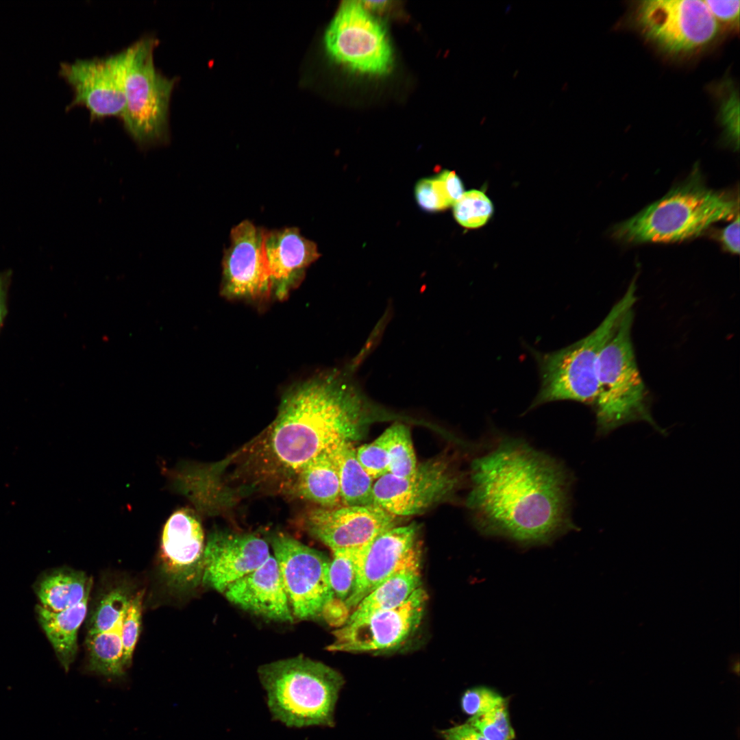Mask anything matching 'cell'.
<instances>
[{
    "label": "cell",
    "mask_w": 740,
    "mask_h": 740,
    "mask_svg": "<svg viewBox=\"0 0 740 740\" xmlns=\"http://www.w3.org/2000/svg\"><path fill=\"white\" fill-rule=\"evenodd\" d=\"M467 506L480 530L520 545L552 542L574 528L568 477L549 456L507 441L471 465Z\"/></svg>",
    "instance_id": "cell-1"
},
{
    "label": "cell",
    "mask_w": 740,
    "mask_h": 740,
    "mask_svg": "<svg viewBox=\"0 0 740 740\" xmlns=\"http://www.w3.org/2000/svg\"><path fill=\"white\" fill-rule=\"evenodd\" d=\"M362 352L342 369L322 373L290 391L260 448L269 466L294 479L314 457L341 441L362 439L369 423L390 415L355 378Z\"/></svg>",
    "instance_id": "cell-2"
},
{
    "label": "cell",
    "mask_w": 740,
    "mask_h": 740,
    "mask_svg": "<svg viewBox=\"0 0 740 740\" xmlns=\"http://www.w3.org/2000/svg\"><path fill=\"white\" fill-rule=\"evenodd\" d=\"M739 197L708 188L698 166L683 182L631 218L616 225L614 238L629 244L674 243L734 219Z\"/></svg>",
    "instance_id": "cell-3"
},
{
    "label": "cell",
    "mask_w": 740,
    "mask_h": 740,
    "mask_svg": "<svg viewBox=\"0 0 740 740\" xmlns=\"http://www.w3.org/2000/svg\"><path fill=\"white\" fill-rule=\"evenodd\" d=\"M273 717L288 727H332L344 684L342 675L303 655L264 664L258 669Z\"/></svg>",
    "instance_id": "cell-4"
},
{
    "label": "cell",
    "mask_w": 740,
    "mask_h": 740,
    "mask_svg": "<svg viewBox=\"0 0 740 740\" xmlns=\"http://www.w3.org/2000/svg\"><path fill=\"white\" fill-rule=\"evenodd\" d=\"M636 280L587 336L563 349L534 352L541 384L531 407L561 400L594 404L597 391V362L605 344L622 317L637 301Z\"/></svg>",
    "instance_id": "cell-5"
},
{
    "label": "cell",
    "mask_w": 740,
    "mask_h": 740,
    "mask_svg": "<svg viewBox=\"0 0 740 740\" xmlns=\"http://www.w3.org/2000/svg\"><path fill=\"white\" fill-rule=\"evenodd\" d=\"M158 43L153 36H145L125 48V101L120 120L141 151L171 142L170 103L177 80L156 69L153 54Z\"/></svg>",
    "instance_id": "cell-6"
},
{
    "label": "cell",
    "mask_w": 740,
    "mask_h": 740,
    "mask_svg": "<svg viewBox=\"0 0 740 740\" xmlns=\"http://www.w3.org/2000/svg\"><path fill=\"white\" fill-rule=\"evenodd\" d=\"M633 320L632 308L622 317L599 356L593 406L602 434L636 421L660 430L652 416L648 392L636 360L631 338Z\"/></svg>",
    "instance_id": "cell-7"
},
{
    "label": "cell",
    "mask_w": 740,
    "mask_h": 740,
    "mask_svg": "<svg viewBox=\"0 0 740 740\" xmlns=\"http://www.w3.org/2000/svg\"><path fill=\"white\" fill-rule=\"evenodd\" d=\"M324 45L333 60L352 71L383 75L393 66L385 28L359 1L341 3L325 32Z\"/></svg>",
    "instance_id": "cell-8"
},
{
    "label": "cell",
    "mask_w": 740,
    "mask_h": 740,
    "mask_svg": "<svg viewBox=\"0 0 740 740\" xmlns=\"http://www.w3.org/2000/svg\"><path fill=\"white\" fill-rule=\"evenodd\" d=\"M634 21L645 38L674 55L706 47L720 27L702 0L641 1L637 5Z\"/></svg>",
    "instance_id": "cell-9"
},
{
    "label": "cell",
    "mask_w": 740,
    "mask_h": 740,
    "mask_svg": "<svg viewBox=\"0 0 740 740\" xmlns=\"http://www.w3.org/2000/svg\"><path fill=\"white\" fill-rule=\"evenodd\" d=\"M271 543L293 617L308 620L323 613L334 597L329 580L330 560L284 533L275 534Z\"/></svg>",
    "instance_id": "cell-10"
},
{
    "label": "cell",
    "mask_w": 740,
    "mask_h": 740,
    "mask_svg": "<svg viewBox=\"0 0 740 740\" xmlns=\"http://www.w3.org/2000/svg\"><path fill=\"white\" fill-rule=\"evenodd\" d=\"M460 484V477L444 458L417 465L406 478L386 473L373 484V504L396 516H410L450 499Z\"/></svg>",
    "instance_id": "cell-11"
},
{
    "label": "cell",
    "mask_w": 740,
    "mask_h": 740,
    "mask_svg": "<svg viewBox=\"0 0 740 740\" xmlns=\"http://www.w3.org/2000/svg\"><path fill=\"white\" fill-rule=\"evenodd\" d=\"M126 50L101 58L62 62L59 75L69 85L73 97L68 109L82 106L92 121L121 119L125 107Z\"/></svg>",
    "instance_id": "cell-12"
},
{
    "label": "cell",
    "mask_w": 740,
    "mask_h": 740,
    "mask_svg": "<svg viewBox=\"0 0 740 740\" xmlns=\"http://www.w3.org/2000/svg\"><path fill=\"white\" fill-rule=\"evenodd\" d=\"M428 595L421 587L401 605L345 623L332 632L330 652H365L388 650L403 643L419 627Z\"/></svg>",
    "instance_id": "cell-13"
},
{
    "label": "cell",
    "mask_w": 740,
    "mask_h": 740,
    "mask_svg": "<svg viewBox=\"0 0 740 740\" xmlns=\"http://www.w3.org/2000/svg\"><path fill=\"white\" fill-rule=\"evenodd\" d=\"M415 523L393 527L367 545L359 561L353 590L344 602L347 610L359 602L391 576L421 561V549Z\"/></svg>",
    "instance_id": "cell-14"
},
{
    "label": "cell",
    "mask_w": 740,
    "mask_h": 740,
    "mask_svg": "<svg viewBox=\"0 0 740 740\" xmlns=\"http://www.w3.org/2000/svg\"><path fill=\"white\" fill-rule=\"evenodd\" d=\"M399 517L375 505L320 507L307 517L309 532L332 551L360 548L398 526Z\"/></svg>",
    "instance_id": "cell-15"
},
{
    "label": "cell",
    "mask_w": 740,
    "mask_h": 740,
    "mask_svg": "<svg viewBox=\"0 0 740 740\" xmlns=\"http://www.w3.org/2000/svg\"><path fill=\"white\" fill-rule=\"evenodd\" d=\"M264 229L249 220L235 225L225 250L222 291L230 297L256 298L271 292L263 250Z\"/></svg>",
    "instance_id": "cell-16"
},
{
    "label": "cell",
    "mask_w": 740,
    "mask_h": 740,
    "mask_svg": "<svg viewBox=\"0 0 740 740\" xmlns=\"http://www.w3.org/2000/svg\"><path fill=\"white\" fill-rule=\"evenodd\" d=\"M270 556L268 544L256 535L214 531L204 545L201 580L223 593L229 585L258 568Z\"/></svg>",
    "instance_id": "cell-17"
},
{
    "label": "cell",
    "mask_w": 740,
    "mask_h": 740,
    "mask_svg": "<svg viewBox=\"0 0 740 740\" xmlns=\"http://www.w3.org/2000/svg\"><path fill=\"white\" fill-rule=\"evenodd\" d=\"M204 536L192 511L182 508L166 521L161 536L160 566L167 584L186 589L201 578Z\"/></svg>",
    "instance_id": "cell-18"
},
{
    "label": "cell",
    "mask_w": 740,
    "mask_h": 740,
    "mask_svg": "<svg viewBox=\"0 0 740 740\" xmlns=\"http://www.w3.org/2000/svg\"><path fill=\"white\" fill-rule=\"evenodd\" d=\"M263 250L271 291L280 298L301 281L306 269L321 256L316 243L295 227L264 230Z\"/></svg>",
    "instance_id": "cell-19"
},
{
    "label": "cell",
    "mask_w": 740,
    "mask_h": 740,
    "mask_svg": "<svg viewBox=\"0 0 740 740\" xmlns=\"http://www.w3.org/2000/svg\"><path fill=\"white\" fill-rule=\"evenodd\" d=\"M239 608L268 619H294L275 558L270 556L258 568L232 583L223 592Z\"/></svg>",
    "instance_id": "cell-20"
},
{
    "label": "cell",
    "mask_w": 740,
    "mask_h": 740,
    "mask_svg": "<svg viewBox=\"0 0 740 740\" xmlns=\"http://www.w3.org/2000/svg\"><path fill=\"white\" fill-rule=\"evenodd\" d=\"M293 480V490L303 499L323 508L341 502L337 467L330 448L306 463Z\"/></svg>",
    "instance_id": "cell-21"
},
{
    "label": "cell",
    "mask_w": 740,
    "mask_h": 740,
    "mask_svg": "<svg viewBox=\"0 0 740 740\" xmlns=\"http://www.w3.org/2000/svg\"><path fill=\"white\" fill-rule=\"evenodd\" d=\"M88 597L60 612L50 611L40 604L36 607L38 622L65 671L77 654V632L86 615Z\"/></svg>",
    "instance_id": "cell-22"
},
{
    "label": "cell",
    "mask_w": 740,
    "mask_h": 740,
    "mask_svg": "<svg viewBox=\"0 0 740 740\" xmlns=\"http://www.w3.org/2000/svg\"><path fill=\"white\" fill-rule=\"evenodd\" d=\"M421 587V561L395 573L365 597L345 623L365 618L380 611L396 608Z\"/></svg>",
    "instance_id": "cell-23"
},
{
    "label": "cell",
    "mask_w": 740,
    "mask_h": 740,
    "mask_svg": "<svg viewBox=\"0 0 740 740\" xmlns=\"http://www.w3.org/2000/svg\"><path fill=\"white\" fill-rule=\"evenodd\" d=\"M92 579L71 569L52 570L40 577L35 591L40 606L52 612L66 610L89 596Z\"/></svg>",
    "instance_id": "cell-24"
},
{
    "label": "cell",
    "mask_w": 740,
    "mask_h": 740,
    "mask_svg": "<svg viewBox=\"0 0 740 740\" xmlns=\"http://www.w3.org/2000/svg\"><path fill=\"white\" fill-rule=\"evenodd\" d=\"M330 449L337 467L343 506L374 505V480L360 464L352 443L341 441Z\"/></svg>",
    "instance_id": "cell-25"
},
{
    "label": "cell",
    "mask_w": 740,
    "mask_h": 740,
    "mask_svg": "<svg viewBox=\"0 0 740 740\" xmlns=\"http://www.w3.org/2000/svg\"><path fill=\"white\" fill-rule=\"evenodd\" d=\"M123 619L109 630L87 634L86 643L88 652V670L114 678L121 677L125 674L121 639Z\"/></svg>",
    "instance_id": "cell-26"
},
{
    "label": "cell",
    "mask_w": 740,
    "mask_h": 740,
    "mask_svg": "<svg viewBox=\"0 0 740 740\" xmlns=\"http://www.w3.org/2000/svg\"><path fill=\"white\" fill-rule=\"evenodd\" d=\"M382 434L389 458L388 473L400 478L412 476L417 463L408 427L395 422Z\"/></svg>",
    "instance_id": "cell-27"
},
{
    "label": "cell",
    "mask_w": 740,
    "mask_h": 740,
    "mask_svg": "<svg viewBox=\"0 0 740 740\" xmlns=\"http://www.w3.org/2000/svg\"><path fill=\"white\" fill-rule=\"evenodd\" d=\"M365 547L332 551L333 558L329 566L330 583L334 596L343 603L354 587L358 566Z\"/></svg>",
    "instance_id": "cell-28"
},
{
    "label": "cell",
    "mask_w": 740,
    "mask_h": 740,
    "mask_svg": "<svg viewBox=\"0 0 740 740\" xmlns=\"http://www.w3.org/2000/svg\"><path fill=\"white\" fill-rule=\"evenodd\" d=\"M132 595L124 587L114 588L100 600L90 618L87 634L107 631L124 617Z\"/></svg>",
    "instance_id": "cell-29"
},
{
    "label": "cell",
    "mask_w": 740,
    "mask_h": 740,
    "mask_svg": "<svg viewBox=\"0 0 740 740\" xmlns=\"http://www.w3.org/2000/svg\"><path fill=\"white\" fill-rule=\"evenodd\" d=\"M493 212V206L491 199L484 192L478 190L464 192L453 205L455 219L466 228L482 227L486 223Z\"/></svg>",
    "instance_id": "cell-30"
},
{
    "label": "cell",
    "mask_w": 740,
    "mask_h": 740,
    "mask_svg": "<svg viewBox=\"0 0 740 740\" xmlns=\"http://www.w3.org/2000/svg\"><path fill=\"white\" fill-rule=\"evenodd\" d=\"M467 722L488 740H513L515 737L506 701L486 713L471 717Z\"/></svg>",
    "instance_id": "cell-31"
},
{
    "label": "cell",
    "mask_w": 740,
    "mask_h": 740,
    "mask_svg": "<svg viewBox=\"0 0 740 740\" xmlns=\"http://www.w3.org/2000/svg\"><path fill=\"white\" fill-rule=\"evenodd\" d=\"M143 595V591L132 595L122 621L123 662L125 669L132 663L134 650L140 631Z\"/></svg>",
    "instance_id": "cell-32"
},
{
    "label": "cell",
    "mask_w": 740,
    "mask_h": 740,
    "mask_svg": "<svg viewBox=\"0 0 740 740\" xmlns=\"http://www.w3.org/2000/svg\"><path fill=\"white\" fill-rule=\"evenodd\" d=\"M415 194L418 205L428 212H438L453 206L439 174L419 180L415 186Z\"/></svg>",
    "instance_id": "cell-33"
},
{
    "label": "cell",
    "mask_w": 740,
    "mask_h": 740,
    "mask_svg": "<svg viewBox=\"0 0 740 740\" xmlns=\"http://www.w3.org/2000/svg\"><path fill=\"white\" fill-rule=\"evenodd\" d=\"M356 454L362 468L373 480L388 473L389 458L382 434L356 449Z\"/></svg>",
    "instance_id": "cell-34"
},
{
    "label": "cell",
    "mask_w": 740,
    "mask_h": 740,
    "mask_svg": "<svg viewBox=\"0 0 740 740\" xmlns=\"http://www.w3.org/2000/svg\"><path fill=\"white\" fill-rule=\"evenodd\" d=\"M506 699L493 689L480 686L466 690L460 698V707L464 713L471 717L486 713Z\"/></svg>",
    "instance_id": "cell-35"
},
{
    "label": "cell",
    "mask_w": 740,
    "mask_h": 740,
    "mask_svg": "<svg viewBox=\"0 0 740 740\" xmlns=\"http://www.w3.org/2000/svg\"><path fill=\"white\" fill-rule=\"evenodd\" d=\"M704 2L719 27L721 25H724L738 27L740 8L739 0H704Z\"/></svg>",
    "instance_id": "cell-36"
},
{
    "label": "cell",
    "mask_w": 740,
    "mask_h": 740,
    "mask_svg": "<svg viewBox=\"0 0 740 740\" xmlns=\"http://www.w3.org/2000/svg\"><path fill=\"white\" fill-rule=\"evenodd\" d=\"M739 225L738 214L719 234V240L722 247L733 254H738L739 252Z\"/></svg>",
    "instance_id": "cell-37"
},
{
    "label": "cell",
    "mask_w": 740,
    "mask_h": 740,
    "mask_svg": "<svg viewBox=\"0 0 740 740\" xmlns=\"http://www.w3.org/2000/svg\"><path fill=\"white\" fill-rule=\"evenodd\" d=\"M443 740H488L467 722L440 731Z\"/></svg>",
    "instance_id": "cell-38"
},
{
    "label": "cell",
    "mask_w": 740,
    "mask_h": 740,
    "mask_svg": "<svg viewBox=\"0 0 740 740\" xmlns=\"http://www.w3.org/2000/svg\"><path fill=\"white\" fill-rule=\"evenodd\" d=\"M439 175L443 180L447 194L454 205L465 192L463 182L454 171L444 170Z\"/></svg>",
    "instance_id": "cell-39"
},
{
    "label": "cell",
    "mask_w": 740,
    "mask_h": 740,
    "mask_svg": "<svg viewBox=\"0 0 740 740\" xmlns=\"http://www.w3.org/2000/svg\"><path fill=\"white\" fill-rule=\"evenodd\" d=\"M3 289H2L1 280L0 279V324H1V319L3 318Z\"/></svg>",
    "instance_id": "cell-40"
}]
</instances>
